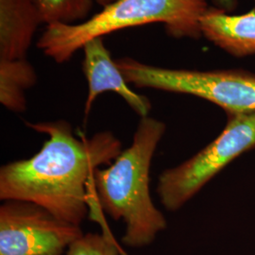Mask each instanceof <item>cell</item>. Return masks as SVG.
<instances>
[{
	"mask_svg": "<svg viewBox=\"0 0 255 255\" xmlns=\"http://www.w3.org/2000/svg\"><path fill=\"white\" fill-rule=\"evenodd\" d=\"M26 125L48 139L31 158L1 167L0 200L33 202L81 226L90 204L93 174L113 164L122 151L120 140L109 130L76 136L65 120Z\"/></svg>",
	"mask_w": 255,
	"mask_h": 255,
	"instance_id": "cell-1",
	"label": "cell"
},
{
	"mask_svg": "<svg viewBox=\"0 0 255 255\" xmlns=\"http://www.w3.org/2000/svg\"><path fill=\"white\" fill-rule=\"evenodd\" d=\"M165 129L163 121L141 118L131 145L113 164L96 169L92 177L99 204L115 221H123L122 243L129 248L150 245L167 226L149 189L151 161Z\"/></svg>",
	"mask_w": 255,
	"mask_h": 255,
	"instance_id": "cell-2",
	"label": "cell"
},
{
	"mask_svg": "<svg viewBox=\"0 0 255 255\" xmlns=\"http://www.w3.org/2000/svg\"><path fill=\"white\" fill-rule=\"evenodd\" d=\"M209 9V0H116L85 21L45 27L37 47L57 64L72 59L92 39L129 27L162 24L176 39L202 37L201 19Z\"/></svg>",
	"mask_w": 255,
	"mask_h": 255,
	"instance_id": "cell-3",
	"label": "cell"
},
{
	"mask_svg": "<svg viewBox=\"0 0 255 255\" xmlns=\"http://www.w3.org/2000/svg\"><path fill=\"white\" fill-rule=\"evenodd\" d=\"M116 63L126 82L136 88L191 95L216 104L227 116L255 113V73L242 69L166 68L129 57L117 59Z\"/></svg>",
	"mask_w": 255,
	"mask_h": 255,
	"instance_id": "cell-4",
	"label": "cell"
},
{
	"mask_svg": "<svg viewBox=\"0 0 255 255\" xmlns=\"http://www.w3.org/2000/svg\"><path fill=\"white\" fill-rule=\"evenodd\" d=\"M255 148V113L227 116L226 126L209 145L187 161L160 175L157 193L167 211L194 198L237 157Z\"/></svg>",
	"mask_w": 255,
	"mask_h": 255,
	"instance_id": "cell-5",
	"label": "cell"
},
{
	"mask_svg": "<svg viewBox=\"0 0 255 255\" xmlns=\"http://www.w3.org/2000/svg\"><path fill=\"white\" fill-rule=\"evenodd\" d=\"M84 234L81 226L25 201L0 206V255H63Z\"/></svg>",
	"mask_w": 255,
	"mask_h": 255,
	"instance_id": "cell-6",
	"label": "cell"
},
{
	"mask_svg": "<svg viewBox=\"0 0 255 255\" xmlns=\"http://www.w3.org/2000/svg\"><path fill=\"white\" fill-rule=\"evenodd\" d=\"M84 59L83 72L88 83V95L84 105L85 119L89 116L98 97L105 92H114L141 118L148 117L151 103L146 96L133 91L119 70L116 60L112 58L105 46L104 38L98 37L88 41L82 47Z\"/></svg>",
	"mask_w": 255,
	"mask_h": 255,
	"instance_id": "cell-7",
	"label": "cell"
},
{
	"mask_svg": "<svg viewBox=\"0 0 255 255\" xmlns=\"http://www.w3.org/2000/svg\"><path fill=\"white\" fill-rule=\"evenodd\" d=\"M42 24L36 0H0V60L27 59Z\"/></svg>",
	"mask_w": 255,
	"mask_h": 255,
	"instance_id": "cell-8",
	"label": "cell"
},
{
	"mask_svg": "<svg viewBox=\"0 0 255 255\" xmlns=\"http://www.w3.org/2000/svg\"><path fill=\"white\" fill-rule=\"evenodd\" d=\"M201 35L231 56L255 55V8L235 14L209 7L201 19Z\"/></svg>",
	"mask_w": 255,
	"mask_h": 255,
	"instance_id": "cell-9",
	"label": "cell"
},
{
	"mask_svg": "<svg viewBox=\"0 0 255 255\" xmlns=\"http://www.w3.org/2000/svg\"><path fill=\"white\" fill-rule=\"evenodd\" d=\"M37 82V74L27 59L0 60V102L13 113L27 109L25 93Z\"/></svg>",
	"mask_w": 255,
	"mask_h": 255,
	"instance_id": "cell-10",
	"label": "cell"
},
{
	"mask_svg": "<svg viewBox=\"0 0 255 255\" xmlns=\"http://www.w3.org/2000/svg\"><path fill=\"white\" fill-rule=\"evenodd\" d=\"M43 23L71 25L85 21L96 0H36Z\"/></svg>",
	"mask_w": 255,
	"mask_h": 255,
	"instance_id": "cell-11",
	"label": "cell"
},
{
	"mask_svg": "<svg viewBox=\"0 0 255 255\" xmlns=\"http://www.w3.org/2000/svg\"><path fill=\"white\" fill-rule=\"evenodd\" d=\"M65 255H127L113 236L85 234L73 242Z\"/></svg>",
	"mask_w": 255,
	"mask_h": 255,
	"instance_id": "cell-12",
	"label": "cell"
},
{
	"mask_svg": "<svg viewBox=\"0 0 255 255\" xmlns=\"http://www.w3.org/2000/svg\"><path fill=\"white\" fill-rule=\"evenodd\" d=\"M213 7L226 12H234L237 8L238 0H209Z\"/></svg>",
	"mask_w": 255,
	"mask_h": 255,
	"instance_id": "cell-13",
	"label": "cell"
},
{
	"mask_svg": "<svg viewBox=\"0 0 255 255\" xmlns=\"http://www.w3.org/2000/svg\"><path fill=\"white\" fill-rule=\"evenodd\" d=\"M114 1H116V0H96V3L101 5V7H105L111 3H113Z\"/></svg>",
	"mask_w": 255,
	"mask_h": 255,
	"instance_id": "cell-14",
	"label": "cell"
}]
</instances>
